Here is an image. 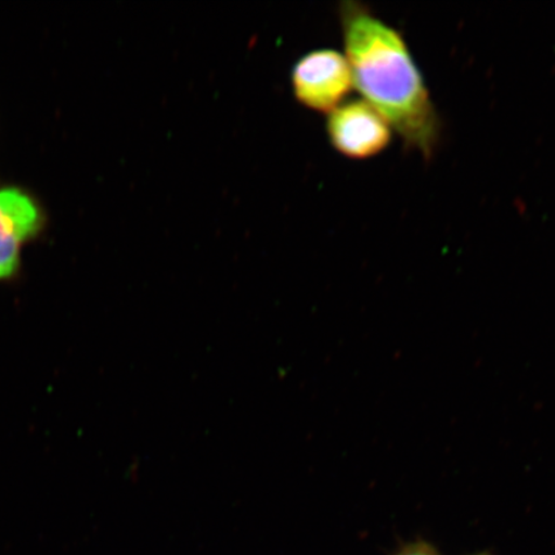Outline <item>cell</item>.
Instances as JSON below:
<instances>
[{
    "label": "cell",
    "mask_w": 555,
    "mask_h": 555,
    "mask_svg": "<svg viewBox=\"0 0 555 555\" xmlns=\"http://www.w3.org/2000/svg\"><path fill=\"white\" fill-rule=\"evenodd\" d=\"M341 24L353 86L408 147L431 158L440 143V119L405 39L357 2L341 5Z\"/></svg>",
    "instance_id": "obj_1"
},
{
    "label": "cell",
    "mask_w": 555,
    "mask_h": 555,
    "mask_svg": "<svg viewBox=\"0 0 555 555\" xmlns=\"http://www.w3.org/2000/svg\"><path fill=\"white\" fill-rule=\"evenodd\" d=\"M353 87L345 54L319 50L305 54L293 69V88L298 102L318 113L331 114L341 106Z\"/></svg>",
    "instance_id": "obj_2"
},
{
    "label": "cell",
    "mask_w": 555,
    "mask_h": 555,
    "mask_svg": "<svg viewBox=\"0 0 555 555\" xmlns=\"http://www.w3.org/2000/svg\"><path fill=\"white\" fill-rule=\"evenodd\" d=\"M327 131L333 147L353 159L379 155L392 139L390 125L364 100L346 102L332 111Z\"/></svg>",
    "instance_id": "obj_3"
},
{
    "label": "cell",
    "mask_w": 555,
    "mask_h": 555,
    "mask_svg": "<svg viewBox=\"0 0 555 555\" xmlns=\"http://www.w3.org/2000/svg\"><path fill=\"white\" fill-rule=\"evenodd\" d=\"M41 227L34 201L17 189L0 190V281L16 274L20 249Z\"/></svg>",
    "instance_id": "obj_4"
},
{
    "label": "cell",
    "mask_w": 555,
    "mask_h": 555,
    "mask_svg": "<svg viewBox=\"0 0 555 555\" xmlns=\"http://www.w3.org/2000/svg\"><path fill=\"white\" fill-rule=\"evenodd\" d=\"M393 555H441L436 547L427 541L418 540L401 546Z\"/></svg>",
    "instance_id": "obj_5"
},
{
    "label": "cell",
    "mask_w": 555,
    "mask_h": 555,
    "mask_svg": "<svg viewBox=\"0 0 555 555\" xmlns=\"http://www.w3.org/2000/svg\"><path fill=\"white\" fill-rule=\"evenodd\" d=\"M475 555H491L489 553H480V554H475Z\"/></svg>",
    "instance_id": "obj_6"
}]
</instances>
